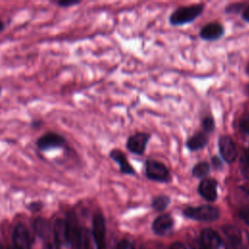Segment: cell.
I'll return each instance as SVG.
<instances>
[{
  "label": "cell",
  "mask_w": 249,
  "mask_h": 249,
  "mask_svg": "<svg viewBox=\"0 0 249 249\" xmlns=\"http://www.w3.org/2000/svg\"><path fill=\"white\" fill-rule=\"evenodd\" d=\"M203 4H196L185 7H180L174 11L170 18L169 21L173 25H182L188 22L195 20L203 11Z\"/></svg>",
  "instance_id": "1"
},
{
  "label": "cell",
  "mask_w": 249,
  "mask_h": 249,
  "mask_svg": "<svg viewBox=\"0 0 249 249\" xmlns=\"http://www.w3.org/2000/svg\"><path fill=\"white\" fill-rule=\"evenodd\" d=\"M184 215L197 221L211 222L218 219L220 211L212 205H200L197 207H188L184 210Z\"/></svg>",
  "instance_id": "2"
},
{
  "label": "cell",
  "mask_w": 249,
  "mask_h": 249,
  "mask_svg": "<svg viewBox=\"0 0 249 249\" xmlns=\"http://www.w3.org/2000/svg\"><path fill=\"white\" fill-rule=\"evenodd\" d=\"M36 147L41 152H47L53 149L63 148L66 145V139L63 135L54 132L49 131L41 135L36 140Z\"/></svg>",
  "instance_id": "3"
},
{
  "label": "cell",
  "mask_w": 249,
  "mask_h": 249,
  "mask_svg": "<svg viewBox=\"0 0 249 249\" xmlns=\"http://www.w3.org/2000/svg\"><path fill=\"white\" fill-rule=\"evenodd\" d=\"M146 175L148 178L155 181L166 182L169 180L167 167L156 160H148L146 161Z\"/></svg>",
  "instance_id": "4"
},
{
  "label": "cell",
  "mask_w": 249,
  "mask_h": 249,
  "mask_svg": "<svg viewBox=\"0 0 249 249\" xmlns=\"http://www.w3.org/2000/svg\"><path fill=\"white\" fill-rule=\"evenodd\" d=\"M92 234L97 249H106L105 243V220L102 214L96 213L92 219Z\"/></svg>",
  "instance_id": "5"
},
{
  "label": "cell",
  "mask_w": 249,
  "mask_h": 249,
  "mask_svg": "<svg viewBox=\"0 0 249 249\" xmlns=\"http://www.w3.org/2000/svg\"><path fill=\"white\" fill-rule=\"evenodd\" d=\"M151 135L145 132H138L131 135L126 142V148L133 154L142 155L145 152L146 145Z\"/></svg>",
  "instance_id": "6"
},
{
  "label": "cell",
  "mask_w": 249,
  "mask_h": 249,
  "mask_svg": "<svg viewBox=\"0 0 249 249\" xmlns=\"http://www.w3.org/2000/svg\"><path fill=\"white\" fill-rule=\"evenodd\" d=\"M219 149L223 159L227 162H232L237 157V150L232 139L228 135H222L219 138Z\"/></svg>",
  "instance_id": "7"
},
{
  "label": "cell",
  "mask_w": 249,
  "mask_h": 249,
  "mask_svg": "<svg viewBox=\"0 0 249 249\" xmlns=\"http://www.w3.org/2000/svg\"><path fill=\"white\" fill-rule=\"evenodd\" d=\"M15 247L18 249H30L31 237L27 228L23 224H18L13 232Z\"/></svg>",
  "instance_id": "8"
},
{
  "label": "cell",
  "mask_w": 249,
  "mask_h": 249,
  "mask_svg": "<svg viewBox=\"0 0 249 249\" xmlns=\"http://www.w3.org/2000/svg\"><path fill=\"white\" fill-rule=\"evenodd\" d=\"M53 236L54 240L58 244L68 245L70 243L69 240V231H68V224L66 219L57 218L53 224Z\"/></svg>",
  "instance_id": "9"
},
{
  "label": "cell",
  "mask_w": 249,
  "mask_h": 249,
  "mask_svg": "<svg viewBox=\"0 0 249 249\" xmlns=\"http://www.w3.org/2000/svg\"><path fill=\"white\" fill-rule=\"evenodd\" d=\"M197 191L206 200L214 201L217 198V181L212 178H204L199 183Z\"/></svg>",
  "instance_id": "10"
},
{
  "label": "cell",
  "mask_w": 249,
  "mask_h": 249,
  "mask_svg": "<svg viewBox=\"0 0 249 249\" xmlns=\"http://www.w3.org/2000/svg\"><path fill=\"white\" fill-rule=\"evenodd\" d=\"M200 243L205 249H219L221 246V237L213 230L205 229L201 231Z\"/></svg>",
  "instance_id": "11"
},
{
  "label": "cell",
  "mask_w": 249,
  "mask_h": 249,
  "mask_svg": "<svg viewBox=\"0 0 249 249\" xmlns=\"http://www.w3.org/2000/svg\"><path fill=\"white\" fill-rule=\"evenodd\" d=\"M224 34V27L218 22H210L200 30V37L204 40H216Z\"/></svg>",
  "instance_id": "12"
},
{
  "label": "cell",
  "mask_w": 249,
  "mask_h": 249,
  "mask_svg": "<svg viewBox=\"0 0 249 249\" xmlns=\"http://www.w3.org/2000/svg\"><path fill=\"white\" fill-rule=\"evenodd\" d=\"M109 156L112 160H114L116 162H118V164L120 165V169H121L122 173L134 174L133 167L129 164V162L127 161V160H126V158H125V156L123 152H121L118 149H114L110 152Z\"/></svg>",
  "instance_id": "13"
},
{
  "label": "cell",
  "mask_w": 249,
  "mask_h": 249,
  "mask_svg": "<svg viewBox=\"0 0 249 249\" xmlns=\"http://www.w3.org/2000/svg\"><path fill=\"white\" fill-rule=\"evenodd\" d=\"M173 219L170 215L163 214L159 216L153 223V230L158 234H163L173 227Z\"/></svg>",
  "instance_id": "14"
},
{
  "label": "cell",
  "mask_w": 249,
  "mask_h": 249,
  "mask_svg": "<svg viewBox=\"0 0 249 249\" xmlns=\"http://www.w3.org/2000/svg\"><path fill=\"white\" fill-rule=\"evenodd\" d=\"M208 142V138L203 132H196L191 136L187 141V147L191 151L202 149Z\"/></svg>",
  "instance_id": "15"
},
{
  "label": "cell",
  "mask_w": 249,
  "mask_h": 249,
  "mask_svg": "<svg viewBox=\"0 0 249 249\" xmlns=\"http://www.w3.org/2000/svg\"><path fill=\"white\" fill-rule=\"evenodd\" d=\"M75 246L77 249H93L91 234L88 229L81 228Z\"/></svg>",
  "instance_id": "16"
},
{
  "label": "cell",
  "mask_w": 249,
  "mask_h": 249,
  "mask_svg": "<svg viewBox=\"0 0 249 249\" xmlns=\"http://www.w3.org/2000/svg\"><path fill=\"white\" fill-rule=\"evenodd\" d=\"M34 229L37 234L42 238H49L51 234V227L44 218H37L34 222Z\"/></svg>",
  "instance_id": "17"
},
{
  "label": "cell",
  "mask_w": 249,
  "mask_h": 249,
  "mask_svg": "<svg viewBox=\"0 0 249 249\" xmlns=\"http://www.w3.org/2000/svg\"><path fill=\"white\" fill-rule=\"evenodd\" d=\"M209 170H210L209 164L206 161H201V162L196 163L194 166V168L192 170V173L195 177L204 178L209 173Z\"/></svg>",
  "instance_id": "18"
},
{
  "label": "cell",
  "mask_w": 249,
  "mask_h": 249,
  "mask_svg": "<svg viewBox=\"0 0 249 249\" xmlns=\"http://www.w3.org/2000/svg\"><path fill=\"white\" fill-rule=\"evenodd\" d=\"M169 203V197L166 196H159L152 201V207L157 211H162Z\"/></svg>",
  "instance_id": "19"
},
{
  "label": "cell",
  "mask_w": 249,
  "mask_h": 249,
  "mask_svg": "<svg viewBox=\"0 0 249 249\" xmlns=\"http://www.w3.org/2000/svg\"><path fill=\"white\" fill-rule=\"evenodd\" d=\"M80 2L81 1H79V0H57V1H52L53 4H55L56 6H58L60 8L72 7V6L80 4Z\"/></svg>",
  "instance_id": "20"
},
{
  "label": "cell",
  "mask_w": 249,
  "mask_h": 249,
  "mask_svg": "<svg viewBox=\"0 0 249 249\" xmlns=\"http://www.w3.org/2000/svg\"><path fill=\"white\" fill-rule=\"evenodd\" d=\"M202 127L205 132H211L215 127L214 120L211 117H205L202 121Z\"/></svg>",
  "instance_id": "21"
},
{
  "label": "cell",
  "mask_w": 249,
  "mask_h": 249,
  "mask_svg": "<svg viewBox=\"0 0 249 249\" xmlns=\"http://www.w3.org/2000/svg\"><path fill=\"white\" fill-rule=\"evenodd\" d=\"M241 171L245 178L249 180V157L245 155L241 160Z\"/></svg>",
  "instance_id": "22"
},
{
  "label": "cell",
  "mask_w": 249,
  "mask_h": 249,
  "mask_svg": "<svg viewBox=\"0 0 249 249\" xmlns=\"http://www.w3.org/2000/svg\"><path fill=\"white\" fill-rule=\"evenodd\" d=\"M226 249H245L241 243V238L239 239H228Z\"/></svg>",
  "instance_id": "23"
},
{
  "label": "cell",
  "mask_w": 249,
  "mask_h": 249,
  "mask_svg": "<svg viewBox=\"0 0 249 249\" xmlns=\"http://www.w3.org/2000/svg\"><path fill=\"white\" fill-rule=\"evenodd\" d=\"M239 127L242 131L249 134V115L244 116L239 122Z\"/></svg>",
  "instance_id": "24"
},
{
  "label": "cell",
  "mask_w": 249,
  "mask_h": 249,
  "mask_svg": "<svg viewBox=\"0 0 249 249\" xmlns=\"http://www.w3.org/2000/svg\"><path fill=\"white\" fill-rule=\"evenodd\" d=\"M116 249H134V247H133V245L129 241L124 239V240L119 242V244L117 245Z\"/></svg>",
  "instance_id": "25"
},
{
  "label": "cell",
  "mask_w": 249,
  "mask_h": 249,
  "mask_svg": "<svg viewBox=\"0 0 249 249\" xmlns=\"http://www.w3.org/2000/svg\"><path fill=\"white\" fill-rule=\"evenodd\" d=\"M44 249H59V244L54 240H48L44 246Z\"/></svg>",
  "instance_id": "26"
},
{
  "label": "cell",
  "mask_w": 249,
  "mask_h": 249,
  "mask_svg": "<svg viewBox=\"0 0 249 249\" xmlns=\"http://www.w3.org/2000/svg\"><path fill=\"white\" fill-rule=\"evenodd\" d=\"M43 204L40 201H33L30 202L28 205V209H30V211H39L42 208Z\"/></svg>",
  "instance_id": "27"
},
{
  "label": "cell",
  "mask_w": 249,
  "mask_h": 249,
  "mask_svg": "<svg viewBox=\"0 0 249 249\" xmlns=\"http://www.w3.org/2000/svg\"><path fill=\"white\" fill-rule=\"evenodd\" d=\"M240 217L249 225V209H243L240 211Z\"/></svg>",
  "instance_id": "28"
},
{
  "label": "cell",
  "mask_w": 249,
  "mask_h": 249,
  "mask_svg": "<svg viewBox=\"0 0 249 249\" xmlns=\"http://www.w3.org/2000/svg\"><path fill=\"white\" fill-rule=\"evenodd\" d=\"M42 124H43V122H42L40 119H34V120L31 122V124H30L31 127H32V128H35V129L40 128V127L42 126Z\"/></svg>",
  "instance_id": "29"
},
{
  "label": "cell",
  "mask_w": 249,
  "mask_h": 249,
  "mask_svg": "<svg viewBox=\"0 0 249 249\" xmlns=\"http://www.w3.org/2000/svg\"><path fill=\"white\" fill-rule=\"evenodd\" d=\"M169 249H187V248H186V246H185L183 243H181V242H174V243L169 247Z\"/></svg>",
  "instance_id": "30"
},
{
  "label": "cell",
  "mask_w": 249,
  "mask_h": 249,
  "mask_svg": "<svg viewBox=\"0 0 249 249\" xmlns=\"http://www.w3.org/2000/svg\"><path fill=\"white\" fill-rule=\"evenodd\" d=\"M242 18H243V19H245L246 21L249 22V6H247L244 9V11L242 13Z\"/></svg>",
  "instance_id": "31"
},
{
  "label": "cell",
  "mask_w": 249,
  "mask_h": 249,
  "mask_svg": "<svg viewBox=\"0 0 249 249\" xmlns=\"http://www.w3.org/2000/svg\"><path fill=\"white\" fill-rule=\"evenodd\" d=\"M212 162H213V164H214L216 167H218V168H220V167L222 166L221 160H220L217 157H214V158L212 159Z\"/></svg>",
  "instance_id": "32"
},
{
  "label": "cell",
  "mask_w": 249,
  "mask_h": 249,
  "mask_svg": "<svg viewBox=\"0 0 249 249\" xmlns=\"http://www.w3.org/2000/svg\"><path fill=\"white\" fill-rule=\"evenodd\" d=\"M192 248L193 249H205L202 245H201V243H200V241H196V242H195L193 245H192Z\"/></svg>",
  "instance_id": "33"
},
{
  "label": "cell",
  "mask_w": 249,
  "mask_h": 249,
  "mask_svg": "<svg viewBox=\"0 0 249 249\" xmlns=\"http://www.w3.org/2000/svg\"><path fill=\"white\" fill-rule=\"evenodd\" d=\"M242 189L249 195V183H248V184H245L244 186H242Z\"/></svg>",
  "instance_id": "34"
},
{
  "label": "cell",
  "mask_w": 249,
  "mask_h": 249,
  "mask_svg": "<svg viewBox=\"0 0 249 249\" xmlns=\"http://www.w3.org/2000/svg\"><path fill=\"white\" fill-rule=\"evenodd\" d=\"M4 28H5V23H4V21L0 18V32H2V31L4 30Z\"/></svg>",
  "instance_id": "35"
},
{
  "label": "cell",
  "mask_w": 249,
  "mask_h": 249,
  "mask_svg": "<svg viewBox=\"0 0 249 249\" xmlns=\"http://www.w3.org/2000/svg\"><path fill=\"white\" fill-rule=\"evenodd\" d=\"M8 249H18V248H16V247H9Z\"/></svg>",
  "instance_id": "36"
},
{
  "label": "cell",
  "mask_w": 249,
  "mask_h": 249,
  "mask_svg": "<svg viewBox=\"0 0 249 249\" xmlns=\"http://www.w3.org/2000/svg\"><path fill=\"white\" fill-rule=\"evenodd\" d=\"M0 95H1V87H0Z\"/></svg>",
  "instance_id": "37"
},
{
  "label": "cell",
  "mask_w": 249,
  "mask_h": 249,
  "mask_svg": "<svg viewBox=\"0 0 249 249\" xmlns=\"http://www.w3.org/2000/svg\"><path fill=\"white\" fill-rule=\"evenodd\" d=\"M0 249H2V248H1V244H0Z\"/></svg>",
  "instance_id": "38"
}]
</instances>
